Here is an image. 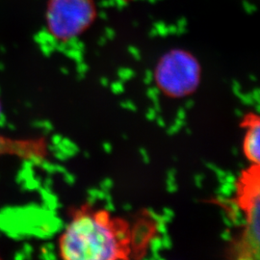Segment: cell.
Returning <instances> with one entry per match:
<instances>
[{"mask_svg":"<svg viewBox=\"0 0 260 260\" xmlns=\"http://www.w3.org/2000/svg\"><path fill=\"white\" fill-rule=\"evenodd\" d=\"M131 238L126 221L84 205L74 210L60 235L59 255L66 260L128 259Z\"/></svg>","mask_w":260,"mask_h":260,"instance_id":"cell-1","label":"cell"},{"mask_svg":"<svg viewBox=\"0 0 260 260\" xmlns=\"http://www.w3.org/2000/svg\"><path fill=\"white\" fill-rule=\"evenodd\" d=\"M158 89L171 99H183L195 93L202 80V67L192 53L174 49L162 56L154 71Z\"/></svg>","mask_w":260,"mask_h":260,"instance_id":"cell-2","label":"cell"},{"mask_svg":"<svg viewBox=\"0 0 260 260\" xmlns=\"http://www.w3.org/2000/svg\"><path fill=\"white\" fill-rule=\"evenodd\" d=\"M94 16L93 0H49L46 19L53 37L69 41L82 34Z\"/></svg>","mask_w":260,"mask_h":260,"instance_id":"cell-3","label":"cell"},{"mask_svg":"<svg viewBox=\"0 0 260 260\" xmlns=\"http://www.w3.org/2000/svg\"><path fill=\"white\" fill-rule=\"evenodd\" d=\"M46 140L12 139L0 135V158L4 155H13L22 159L40 160L47 156Z\"/></svg>","mask_w":260,"mask_h":260,"instance_id":"cell-4","label":"cell"},{"mask_svg":"<svg viewBox=\"0 0 260 260\" xmlns=\"http://www.w3.org/2000/svg\"><path fill=\"white\" fill-rule=\"evenodd\" d=\"M246 132L243 141V152L251 165H259L260 121L259 117L251 113L243 121Z\"/></svg>","mask_w":260,"mask_h":260,"instance_id":"cell-5","label":"cell"},{"mask_svg":"<svg viewBox=\"0 0 260 260\" xmlns=\"http://www.w3.org/2000/svg\"><path fill=\"white\" fill-rule=\"evenodd\" d=\"M0 113H1V105H0Z\"/></svg>","mask_w":260,"mask_h":260,"instance_id":"cell-6","label":"cell"}]
</instances>
